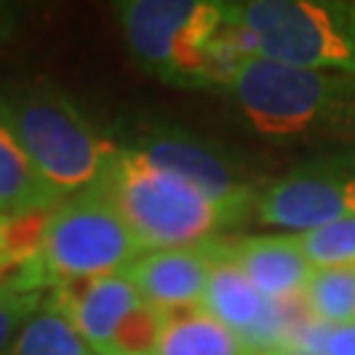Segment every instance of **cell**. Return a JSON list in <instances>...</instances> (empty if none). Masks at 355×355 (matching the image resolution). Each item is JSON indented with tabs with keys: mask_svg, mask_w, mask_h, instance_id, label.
<instances>
[{
	"mask_svg": "<svg viewBox=\"0 0 355 355\" xmlns=\"http://www.w3.org/2000/svg\"><path fill=\"white\" fill-rule=\"evenodd\" d=\"M245 121L268 140L355 135V76L242 55L227 87Z\"/></svg>",
	"mask_w": 355,
	"mask_h": 355,
	"instance_id": "obj_3",
	"label": "cell"
},
{
	"mask_svg": "<svg viewBox=\"0 0 355 355\" xmlns=\"http://www.w3.org/2000/svg\"><path fill=\"white\" fill-rule=\"evenodd\" d=\"M287 347H300L313 355H355V324L324 327L305 318L292 329Z\"/></svg>",
	"mask_w": 355,
	"mask_h": 355,
	"instance_id": "obj_18",
	"label": "cell"
},
{
	"mask_svg": "<svg viewBox=\"0 0 355 355\" xmlns=\"http://www.w3.org/2000/svg\"><path fill=\"white\" fill-rule=\"evenodd\" d=\"M155 355H258L203 308L166 313Z\"/></svg>",
	"mask_w": 355,
	"mask_h": 355,
	"instance_id": "obj_14",
	"label": "cell"
},
{
	"mask_svg": "<svg viewBox=\"0 0 355 355\" xmlns=\"http://www.w3.org/2000/svg\"><path fill=\"white\" fill-rule=\"evenodd\" d=\"M253 216L290 234L355 216V145L295 164L258 192Z\"/></svg>",
	"mask_w": 355,
	"mask_h": 355,
	"instance_id": "obj_8",
	"label": "cell"
},
{
	"mask_svg": "<svg viewBox=\"0 0 355 355\" xmlns=\"http://www.w3.org/2000/svg\"><path fill=\"white\" fill-rule=\"evenodd\" d=\"M305 258L313 268L353 266L355 263V216L327 227L297 234Z\"/></svg>",
	"mask_w": 355,
	"mask_h": 355,
	"instance_id": "obj_17",
	"label": "cell"
},
{
	"mask_svg": "<svg viewBox=\"0 0 355 355\" xmlns=\"http://www.w3.org/2000/svg\"><path fill=\"white\" fill-rule=\"evenodd\" d=\"M221 240L224 237L195 248L142 253L121 274L148 303L161 308L164 313L200 308L216 261L221 258Z\"/></svg>",
	"mask_w": 355,
	"mask_h": 355,
	"instance_id": "obj_10",
	"label": "cell"
},
{
	"mask_svg": "<svg viewBox=\"0 0 355 355\" xmlns=\"http://www.w3.org/2000/svg\"><path fill=\"white\" fill-rule=\"evenodd\" d=\"M142 253L137 237L105 192L89 187L51 211L40 245V263L53 287L58 282L119 274Z\"/></svg>",
	"mask_w": 355,
	"mask_h": 355,
	"instance_id": "obj_6",
	"label": "cell"
},
{
	"mask_svg": "<svg viewBox=\"0 0 355 355\" xmlns=\"http://www.w3.org/2000/svg\"><path fill=\"white\" fill-rule=\"evenodd\" d=\"M0 114L16 132L37 171L64 198L89 190L114 153L74 98L37 79L0 95Z\"/></svg>",
	"mask_w": 355,
	"mask_h": 355,
	"instance_id": "obj_5",
	"label": "cell"
},
{
	"mask_svg": "<svg viewBox=\"0 0 355 355\" xmlns=\"http://www.w3.org/2000/svg\"><path fill=\"white\" fill-rule=\"evenodd\" d=\"M8 355H89V347L48 292L45 303L19 329Z\"/></svg>",
	"mask_w": 355,
	"mask_h": 355,
	"instance_id": "obj_16",
	"label": "cell"
},
{
	"mask_svg": "<svg viewBox=\"0 0 355 355\" xmlns=\"http://www.w3.org/2000/svg\"><path fill=\"white\" fill-rule=\"evenodd\" d=\"M51 297L69 316L89 350L98 355L108 347L124 318L145 300L121 271L89 279L58 282L51 287Z\"/></svg>",
	"mask_w": 355,
	"mask_h": 355,
	"instance_id": "obj_11",
	"label": "cell"
},
{
	"mask_svg": "<svg viewBox=\"0 0 355 355\" xmlns=\"http://www.w3.org/2000/svg\"><path fill=\"white\" fill-rule=\"evenodd\" d=\"M224 19L242 55L355 76V3L242 0L224 3Z\"/></svg>",
	"mask_w": 355,
	"mask_h": 355,
	"instance_id": "obj_4",
	"label": "cell"
},
{
	"mask_svg": "<svg viewBox=\"0 0 355 355\" xmlns=\"http://www.w3.org/2000/svg\"><path fill=\"white\" fill-rule=\"evenodd\" d=\"M116 145L132 148L158 168L182 177L211 200L242 216L255 214L258 192L242 166L221 145L195 135L166 116L140 114L119 124Z\"/></svg>",
	"mask_w": 355,
	"mask_h": 355,
	"instance_id": "obj_7",
	"label": "cell"
},
{
	"mask_svg": "<svg viewBox=\"0 0 355 355\" xmlns=\"http://www.w3.org/2000/svg\"><path fill=\"white\" fill-rule=\"evenodd\" d=\"M92 187L105 192L145 253L195 248L248 221V216L218 205L195 184L116 142Z\"/></svg>",
	"mask_w": 355,
	"mask_h": 355,
	"instance_id": "obj_2",
	"label": "cell"
},
{
	"mask_svg": "<svg viewBox=\"0 0 355 355\" xmlns=\"http://www.w3.org/2000/svg\"><path fill=\"white\" fill-rule=\"evenodd\" d=\"M114 8L129 55L145 74L171 87H227L242 51L221 0H124Z\"/></svg>",
	"mask_w": 355,
	"mask_h": 355,
	"instance_id": "obj_1",
	"label": "cell"
},
{
	"mask_svg": "<svg viewBox=\"0 0 355 355\" xmlns=\"http://www.w3.org/2000/svg\"><path fill=\"white\" fill-rule=\"evenodd\" d=\"M200 308L229 331H234L255 353L287 347L292 329L297 327V321L287 316L284 305L268 300L263 292L255 290L253 282L229 261L224 253V240L221 258L216 261Z\"/></svg>",
	"mask_w": 355,
	"mask_h": 355,
	"instance_id": "obj_9",
	"label": "cell"
},
{
	"mask_svg": "<svg viewBox=\"0 0 355 355\" xmlns=\"http://www.w3.org/2000/svg\"><path fill=\"white\" fill-rule=\"evenodd\" d=\"M258 355H313L308 350H300V347H274V350H263Z\"/></svg>",
	"mask_w": 355,
	"mask_h": 355,
	"instance_id": "obj_21",
	"label": "cell"
},
{
	"mask_svg": "<svg viewBox=\"0 0 355 355\" xmlns=\"http://www.w3.org/2000/svg\"><path fill=\"white\" fill-rule=\"evenodd\" d=\"M224 253L253 282L258 292L268 300L287 305L300 303L305 284L313 274L305 258L297 234H250V237H224Z\"/></svg>",
	"mask_w": 355,
	"mask_h": 355,
	"instance_id": "obj_12",
	"label": "cell"
},
{
	"mask_svg": "<svg viewBox=\"0 0 355 355\" xmlns=\"http://www.w3.org/2000/svg\"><path fill=\"white\" fill-rule=\"evenodd\" d=\"M64 200V195L37 171L11 124L0 114V216L48 214Z\"/></svg>",
	"mask_w": 355,
	"mask_h": 355,
	"instance_id": "obj_13",
	"label": "cell"
},
{
	"mask_svg": "<svg viewBox=\"0 0 355 355\" xmlns=\"http://www.w3.org/2000/svg\"><path fill=\"white\" fill-rule=\"evenodd\" d=\"M89 355H98V353H92V350H89Z\"/></svg>",
	"mask_w": 355,
	"mask_h": 355,
	"instance_id": "obj_22",
	"label": "cell"
},
{
	"mask_svg": "<svg viewBox=\"0 0 355 355\" xmlns=\"http://www.w3.org/2000/svg\"><path fill=\"white\" fill-rule=\"evenodd\" d=\"M305 318L324 327L355 324V263L313 268L300 297Z\"/></svg>",
	"mask_w": 355,
	"mask_h": 355,
	"instance_id": "obj_15",
	"label": "cell"
},
{
	"mask_svg": "<svg viewBox=\"0 0 355 355\" xmlns=\"http://www.w3.org/2000/svg\"><path fill=\"white\" fill-rule=\"evenodd\" d=\"M45 297H48L45 292H29L13 284H0V355L11 353L19 329L45 303Z\"/></svg>",
	"mask_w": 355,
	"mask_h": 355,
	"instance_id": "obj_19",
	"label": "cell"
},
{
	"mask_svg": "<svg viewBox=\"0 0 355 355\" xmlns=\"http://www.w3.org/2000/svg\"><path fill=\"white\" fill-rule=\"evenodd\" d=\"M11 271L8 261V237H6V216H0V279Z\"/></svg>",
	"mask_w": 355,
	"mask_h": 355,
	"instance_id": "obj_20",
	"label": "cell"
}]
</instances>
